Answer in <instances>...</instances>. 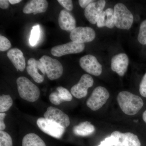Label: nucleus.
Returning a JSON list of instances; mask_svg holds the SVG:
<instances>
[{
    "label": "nucleus",
    "instance_id": "nucleus-14",
    "mask_svg": "<svg viewBox=\"0 0 146 146\" xmlns=\"http://www.w3.org/2000/svg\"><path fill=\"white\" fill-rule=\"evenodd\" d=\"M106 5V1L100 0L90 3L84 10V16L91 24L95 25L97 23L98 19L103 11Z\"/></svg>",
    "mask_w": 146,
    "mask_h": 146
},
{
    "label": "nucleus",
    "instance_id": "nucleus-21",
    "mask_svg": "<svg viewBox=\"0 0 146 146\" xmlns=\"http://www.w3.org/2000/svg\"><path fill=\"white\" fill-rule=\"evenodd\" d=\"M13 100L9 95H3L0 97V112H3L10 109L13 104Z\"/></svg>",
    "mask_w": 146,
    "mask_h": 146
},
{
    "label": "nucleus",
    "instance_id": "nucleus-7",
    "mask_svg": "<svg viewBox=\"0 0 146 146\" xmlns=\"http://www.w3.org/2000/svg\"><path fill=\"white\" fill-rule=\"evenodd\" d=\"M70 36L72 42L84 44L93 41L96 37V33L91 27H79L71 32Z\"/></svg>",
    "mask_w": 146,
    "mask_h": 146
},
{
    "label": "nucleus",
    "instance_id": "nucleus-23",
    "mask_svg": "<svg viewBox=\"0 0 146 146\" xmlns=\"http://www.w3.org/2000/svg\"><path fill=\"white\" fill-rule=\"evenodd\" d=\"M106 14V27L112 29L115 26V16L114 9L108 8L105 11Z\"/></svg>",
    "mask_w": 146,
    "mask_h": 146
},
{
    "label": "nucleus",
    "instance_id": "nucleus-9",
    "mask_svg": "<svg viewBox=\"0 0 146 146\" xmlns=\"http://www.w3.org/2000/svg\"><path fill=\"white\" fill-rule=\"evenodd\" d=\"M110 136L114 139L115 146H141L138 136L131 132L122 133L115 131Z\"/></svg>",
    "mask_w": 146,
    "mask_h": 146
},
{
    "label": "nucleus",
    "instance_id": "nucleus-17",
    "mask_svg": "<svg viewBox=\"0 0 146 146\" xmlns=\"http://www.w3.org/2000/svg\"><path fill=\"white\" fill-rule=\"evenodd\" d=\"M58 24L62 30L72 31L76 28V21L70 12L66 10L60 11L58 17Z\"/></svg>",
    "mask_w": 146,
    "mask_h": 146
},
{
    "label": "nucleus",
    "instance_id": "nucleus-26",
    "mask_svg": "<svg viewBox=\"0 0 146 146\" xmlns=\"http://www.w3.org/2000/svg\"><path fill=\"white\" fill-rule=\"evenodd\" d=\"M138 42L143 45H146V20L141 23L138 36Z\"/></svg>",
    "mask_w": 146,
    "mask_h": 146
},
{
    "label": "nucleus",
    "instance_id": "nucleus-36",
    "mask_svg": "<svg viewBox=\"0 0 146 146\" xmlns=\"http://www.w3.org/2000/svg\"><path fill=\"white\" fill-rule=\"evenodd\" d=\"M21 0H9V3L12 5L16 4L21 2Z\"/></svg>",
    "mask_w": 146,
    "mask_h": 146
},
{
    "label": "nucleus",
    "instance_id": "nucleus-37",
    "mask_svg": "<svg viewBox=\"0 0 146 146\" xmlns=\"http://www.w3.org/2000/svg\"><path fill=\"white\" fill-rule=\"evenodd\" d=\"M143 118L144 121L146 123V110L144 112L143 114Z\"/></svg>",
    "mask_w": 146,
    "mask_h": 146
},
{
    "label": "nucleus",
    "instance_id": "nucleus-10",
    "mask_svg": "<svg viewBox=\"0 0 146 146\" xmlns=\"http://www.w3.org/2000/svg\"><path fill=\"white\" fill-rule=\"evenodd\" d=\"M94 79L88 74H84L82 76L78 83L74 85L71 89V94L78 99H81L86 96L88 89L93 86Z\"/></svg>",
    "mask_w": 146,
    "mask_h": 146
},
{
    "label": "nucleus",
    "instance_id": "nucleus-15",
    "mask_svg": "<svg viewBox=\"0 0 146 146\" xmlns=\"http://www.w3.org/2000/svg\"><path fill=\"white\" fill-rule=\"evenodd\" d=\"M129 58L125 53H120L113 56L111 60V69L121 76H123L127 70Z\"/></svg>",
    "mask_w": 146,
    "mask_h": 146
},
{
    "label": "nucleus",
    "instance_id": "nucleus-18",
    "mask_svg": "<svg viewBox=\"0 0 146 146\" xmlns=\"http://www.w3.org/2000/svg\"><path fill=\"white\" fill-rule=\"evenodd\" d=\"M48 7V3L46 0H32L26 5L23 9L25 14L37 13L46 12Z\"/></svg>",
    "mask_w": 146,
    "mask_h": 146
},
{
    "label": "nucleus",
    "instance_id": "nucleus-3",
    "mask_svg": "<svg viewBox=\"0 0 146 146\" xmlns=\"http://www.w3.org/2000/svg\"><path fill=\"white\" fill-rule=\"evenodd\" d=\"M115 26L121 29L129 30L133 24V17L124 5L119 3L114 7Z\"/></svg>",
    "mask_w": 146,
    "mask_h": 146
},
{
    "label": "nucleus",
    "instance_id": "nucleus-22",
    "mask_svg": "<svg viewBox=\"0 0 146 146\" xmlns=\"http://www.w3.org/2000/svg\"><path fill=\"white\" fill-rule=\"evenodd\" d=\"M40 27L39 25H36L33 27L29 39L30 44L32 46L36 44L40 36Z\"/></svg>",
    "mask_w": 146,
    "mask_h": 146
},
{
    "label": "nucleus",
    "instance_id": "nucleus-20",
    "mask_svg": "<svg viewBox=\"0 0 146 146\" xmlns=\"http://www.w3.org/2000/svg\"><path fill=\"white\" fill-rule=\"evenodd\" d=\"M22 146H46L45 142L36 134L29 133L24 136Z\"/></svg>",
    "mask_w": 146,
    "mask_h": 146
},
{
    "label": "nucleus",
    "instance_id": "nucleus-34",
    "mask_svg": "<svg viewBox=\"0 0 146 146\" xmlns=\"http://www.w3.org/2000/svg\"><path fill=\"white\" fill-rule=\"evenodd\" d=\"M94 1L92 0H79L78 3L82 8H86L90 3Z\"/></svg>",
    "mask_w": 146,
    "mask_h": 146
},
{
    "label": "nucleus",
    "instance_id": "nucleus-30",
    "mask_svg": "<svg viewBox=\"0 0 146 146\" xmlns=\"http://www.w3.org/2000/svg\"><path fill=\"white\" fill-rule=\"evenodd\" d=\"M97 26L99 28L106 27V14L105 11H103L98 19L97 23Z\"/></svg>",
    "mask_w": 146,
    "mask_h": 146
},
{
    "label": "nucleus",
    "instance_id": "nucleus-25",
    "mask_svg": "<svg viewBox=\"0 0 146 146\" xmlns=\"http://www.w3.org/2000/svg\"><path fill=\"white\" fill-rule=\"evenodd\" d=\"M0 146H13L12 138L5 131H0Z\"/></svg>",
    "mask_w": 146,
    "mask_h": 146
},
{
    "label": "nucleus",
    "instance_id": "nucleus-31",
    "mask_svg": "<svg viewBox=\"0 0 146 146\" xmlns=\"http://www.w3.org/2000/svg\"><path fill=\"white\" fill-rule=\"evenodd\" d=\"M139 91L142 96L146 98V73L144 75L140 83Z\"/></svg>",
    "mask_w": 146,
    "mask_h": 146
},
{
    "label": "nucleus",
    "instance_id": "nucleus-32",
    "mask_svg": "<svg viewBox=\"0 0 146 146\" xmlns=\"http://www.w3.org/2000/svg\"><path fill=\"white\" fill-rule=\"evenodd\" d=\"M114 146V139L111 136L107 137L104 141H102L100 144L98 146Z\"/></svg>",
    "mask_w": 146,
    "mask_h": 146
},
{
    "label": "nucleus",
    "instance_id": "nucleus-1",
    "mask_svg": "<svg viewBox=\"0 0 146 146\" xmlns=\"http://www.w3.org/2000/svg\"><path fill=\"white\" fill-rule=\"evenodd\" d=\"M117 100L123 112L130 116L138 113L144 104L141 97L128 91L120 92L118 94Z\"/></svg>",
    "mask_w": 146,
    "mask_h": 146
},
{
    "label": "nucleus",
    "instance_id": "nucleus-4",
    "mask_svg": "<svg viewBox=\"0 0 146 146\" xmlns=\"http://www.w3.org/2000/svg\"><path fill=\"white\" fill-rule=\"evenodd\" d=\"M44 65L48 78L53 80L60 78L63 72V65L58 60L46 55H44L39 59Z\"/></svg>",
    "mask_w": 146,
    "mask_h": 146
},
{
    "label": "nucleus",
    "instance_id": "nucleus-33",
    "mask_svg": "<svg viewBox=\"0 0 146 146\" xmlns=\"http://www.w3.org/2000/svg\"><path fill=\"white\" fill-rule=\"evenodd\" d=\"M6 115V114L5 113H0V130L1 131L4 130L6 128L5 123L4 121Z\"/></svg>",
    "mask_w": 146,
    "mask_h": 146
},
{
    "label": "nucleus",
    "instance_id": "nucleus-12",
    "mask_svg": "<svg viewBox=\"0 0 146 146\" xmlns=\"http://www.w3.org/2000/svg\"><path fill=\"white\" fill-rule=\"evenodd\" d=\"M27 71L35 82L41 83L44 81L46 74L44 65L40 60L30 58L27 62Z\"/></svg>",
    "mask_w": 146,
    "mask_h": 146
},
{
    "label": "nucleus",
    "instance_id": "nucleus-2",
    "mask_svg": "<svg viewBox=\"0 0 146 146\" xmlns=\"http://www.w3.org/2000/svg\"><path fill=\"white\" fill-rule=\"evenodd\" d=\"M19 96L23 99L33 102L39 99L40 90L34 83L26 77L21 76L16 81Z\"/></svg>",
    "mask_w": 146,
    "mask_h": 146
},
{
    "label": "nucleus",
    "instance_id": "nucleus-11",
    "mask_svg": "<svg viewBox=\"0 0 146 146\" xmlns=\"http://www.w3.org/2000/svg\"><path fill=\"white\" fill-rule=\"evenodd\" d=\"M79 63L81 68L89 74L99 76L102 74V65L98 61L96 58L92 55L87 54L81 57Z\"/></svg>",
    "mask_w": 146,
    "mask_h": 146
},
{
    "label": "nucleus",
    "instance_id": "nucleus-13",
    "mask_svg": "<svg viewBox=\"0 0 146 146\" xmlns=\"http://www.w3.org/2000/svg\"><path fill=\"white\" fill-rule=\"evenodd\" d=\"M44 117L55 122L65 129L70 124V118L67 114L58 108L52 106L48 108L44 114Z\"/></svg>",
    "mask_w": 146,
    "mask_h": 146
},
{
    "label": "nucleus",
    "instance_id": "nucleus-5",
    "mask_svg": "<svg viewBox=\"0 0 146 146\" xmlns=\"http://www.w3.org/2000/svg\"><path fill=\"white\" fill-rule=\"evenodd\" d=\"M109 97V93L107 89L102 86H98L94 89L86 101V105L92 110L96 111L101 108Z\"/></svg>",
    "mask_w": 146,
    "mask_h": 146
},
{
    "label": "nucleus",
    "instance_id": "nucleus-8",
    "mask_svg": "<svg viewBox=\"0 0 146 146\" xmlns=\"http://www.w3.org/2000/svg\"><path fill=\"white\" fill-rule=\"evenodd\" d=\"M84 48V44H79L72 41L53 47L51 49V53L54 56L60 57L65 55L81 52Z\"/></svg>",
    "mask_w": 146,
    "mask_h": 146
},
{
    "label": "nucleus",
    "instance_id": "nucleus-27",
    "mask_svg": "<svg viewBox=\"0 0 146 146\" xmlns=\"http://www.w3.org/2000/svg\"><path fill=\"white\" fill-rule=\"evenodd\" d=\"M11 43L5 36L0 35V50L5 51L11 47Z\"/></svg>",
    "mask_w": 146,
    "mask_h": 146
},
{
    "label": "nucleus",
    "instance_id": "nucleus-6",
    "mask_svg": "<svg viewBox=\"0 0 146 146\" xmlns=\"http://www.w3.org/2000/svg\"><path fill=\"white\" fill-rule=\"evenodd\" d=\"M36 124L42 131L55 138H61L65 132V128L59 124L44 117L39 118Z\"/></svg>",
    "mask_w": 146,
    "mask_h": 146
},
{
    "label": "nucleus",
    "instance_id": "nucleus-16",
    "mask_svg": "<svg viewBox=\"0 0 146 146\" xmlns=\"http://www.w3.org/2000/svg\"><path fill=\"white\" fill-rule=\"evenodd\" d=\"M7 56L17 71L23 72L25 70V59L21 50L17 48H13L7 52Z\"/></svg>",
    "mask_w": 146,
    "mask_h": 146
},
{
    "label": "nucleus",
    "instance_id": "nucleus-24",
    "mask_svg": "<svg viewBox=\"0 0 146 146\" xmlns=\"http://www.w3.org/2000/svg\"><path fill=\"white\" fill-rule=\"evenodd\" d=\"M56 91L63 102H70L72 100V96L68 89L62 86H59L57 87Z\"/></svg>",
    "mask_w": 146,
    "mask_h": 146
},
{
    "label": "nucleus",
    "instance_id": "nucleus-35",
    "mask_svg": "<svg viewBox=\"0 0 146 146\" xmlns=\"http://www.w3.org/2000/svg\"><path fill=\"white\" fill-rule=\"evenodd\" d=\"M9 1L7 0L0 1V7L2 9H7L9 6Z\"/></svg>",
    "mask_w": 146,
    "mask_h": 146
},
{
    "label": "nucleus",
    "instance_id": "nucleus-19",
    "mask_svg": "<svg viewBox=\"0 0 146 146\" xmlns=\"http://www.w3.org/2000/svg\"><path fill=\"white\" fill-rule=\"evenodd\" d=\"M95 128L91 123L88 121L83 122L75 126L73 129V133L76 136H86L94 133Z\"/></svg>",
    "mask_w": 146,
    "mask_h": 146
},
{
    "label": "nucleus",
    "instance_id": "nucleus-28",
    "mask_svg": "<svg viewBox=\"0 0 146 146\" xmlns=\"http://www.w3.org/2000/svg\"><path fill=\"white\" fill-rule=\"evenodd\" d=\"M49 100L51 102L55 105H59L63 102L59 97L57 91L52 92L50 94Z\"/></svg>",
    "mask_w": 146,
    "mask_h": 146
},
{
    "label": "nucleus",
    "instance_id": "nucleus-29",
    "mask_svg": "<svg viewBox=\"0 0 146 146\" xmlns=\"http://www.w3.org/2000/svg\"><path fill=\"white\" fill-rule=\"evenodd\" d=\"M58 3L69 11L72 10L73 4L72 1L71 0H58Z\"/></svg>",
    "mask_w": 146,
    "mask_h": 146
}]
</instances>
